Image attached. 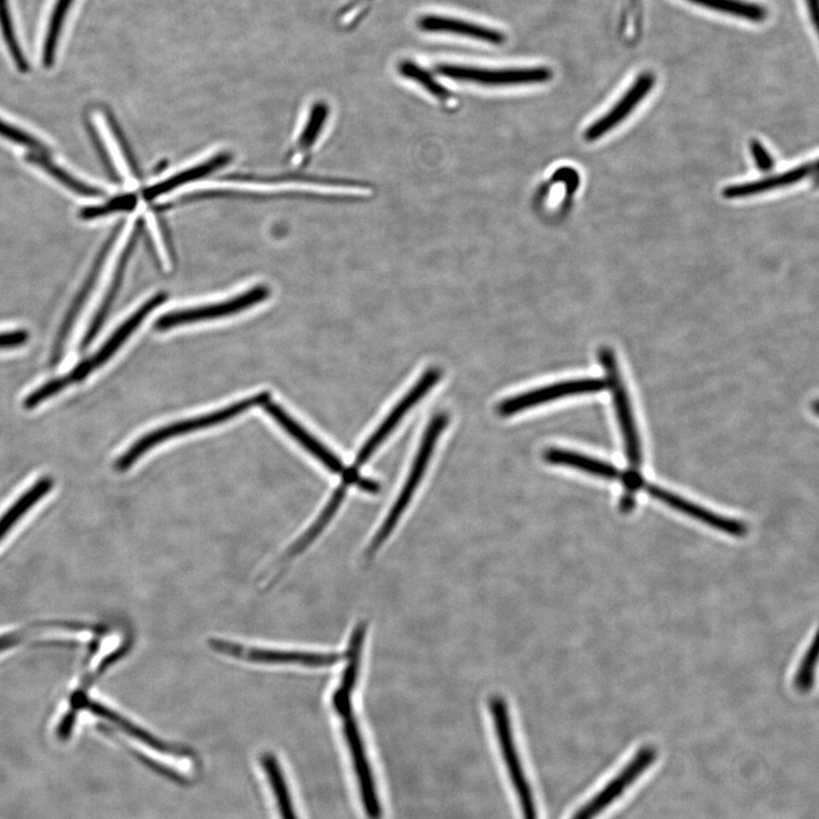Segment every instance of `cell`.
<instances>
[{
	"instance_id": "cell-1",
	"label": "cell",
	"mask_w": 819,
	"mask_h": 819,
	"mask_svg": "<svg viewBox=\"0 0 819 819\" xmlns=\"http://www.w3.org/2000/svg\"><path fill=\"white\" fill-rule=\"evenodd\" d=\"M362 650L363 644L360 641L349 643V649L346 652L347 664L343 670L341 684L333 694L332 702L336 714L342 719L343 733L350 750L355 775H357L363 808L369 819H380L383 816V810L352 705L353 690L357 686L360 674Z\"/></svg>"
},
{
	"instance_id": "cell-2",
	"label": "cell",
	"mask_w": 819,
	"mask_h": 819,
	"mask_svg": "<svg viewBox=\"0 0 819 819\" xmlns=\"http://www.w3.org/2000/svg\"><path fill=\"white\" fill-rule=\"evenodd\" d=\"M270 400V393L263 392L258 395L248 397V399L241 402L231 404L230 407L225 409L208 413V415L179 421V423L153 430V432L150 434L139 438L136 443L131 445V448L127 452H124L122 457L115 462V469L118 471H126L130 469L137 460L142 458L146 452L152 450L155 448V446L163 442L171 440V438H176L181 435L197 432V430L226 423V421L242 415V413L252 409L253 407H259V405L266 404Z\"/></svg>"
},
{
	"instance_id": "cell-3",
	"label": "cell",
	"mask_w": 819,
	"mask_h": 819,
	"mask_svg": "<svg viewBox=\"0 0 819 819\" xmlns=\"http://www.w3.org/2000/svg\"><path fill=\"white\" fill-rule=\"evenodd\" d=\"M448 424L449 415H446L444 412L438 413V415L434 416V418L430 420L424 434L423 441H421L417 457L415 461H413L407 482H405L399 498L396 499L390 514L387 515L386 520L384 521V524L380 526L379 531L368 546V550L366 552V557L368 559L375 557V554L380 550V548H382V545L393 533L396 525L399 524L400 518L404 514V511L407 510L413 494L416 493L417 487L425 475L428 462L430 458H432L438 437L441 436L443 430L446 426H448Z\"/></svg>"
},
{
	"instance_id": "cell-4",
	"label": "cell",
	"mask_w": 819,
	"mask_h": 819,
	"mask_svg": "<svg viewBox=\"0 0 819 819\" xmlns=\"http://www.w3.org/2000/svg\"><path fill=\"white\" fill-rule=\"evenodd\" d=\"M495 727L496 738L500 744L504 763H506L509 777L519 800L521 813L524 819H539V813L535 805L533 790L527 780L523 765L518 756L514 732H512L511 721L506 700L500 696H493L488 701Z\"/></svg>"
},
{
	"instance_id": "cell-5",
	"label": "cell",
	"mask_w": 819,
	"mask_h": 819,
	"mask_svg": "<svg viewBox=\"0 0 819 819\" xmlns=\"http://www.w3.org/2000/svg\"><path fill=\"white\" fill-rule=\"evenodd\" d=\"M210 648L220 655L246 663L264 665H299L311 668H327L338 664L344 657L335 652H309L297 650L262 649L246 647L241 643L212 639Z\"/></svg>"
},
{
	"instance_id": "cell-6",
	"label": "cell",
	"mask_w": 819,
	"mask_h": 819,
	"mask_svg": "<svg viewBox=\"0 0 819 819\" xmlns=\"http://www.w3.org/2000/svg\"><path fill=\"white\" fill-rule=\"evenodd\" d=\"M599 360L603 369L606 370V382L612 391L616 415L624 438L627 461L630 462L631 470L639 471L643 460L640 435L637 432L630 396L627 394L622 375H620L615 353L608 347H602L599 351Z\"/></svg>"
},
{
	"instance_id": "cell-7",
	"label": "cell",
	"mask_w": 819,
	"mask_h": 819,
	"mask_svg": "<svg viewBox=\"0 0 819 819\" xmlns=\"http://www.w3.org/2000/svg\"><path fill=\"white\" fill-rule=\"evenodd\" d=\"M441 377L442 371L437 368H432L425 372L423 377L418 380L417 384L412 387V390L409 391L408 394L396 404V407L393 409L390 415H388L384 423L379 426L375 434L372 435L367 443L362 446V449L358 454L357 460L354 461L353 466L343 471V478L346 479V481L353 482L354 479L359 476L360 468L363 465H366L368 460L371 458V455L378 450L379 446L382 445L383 442H385L386 438L390 436L396 426L401 423L404 416L407 415V413L413 407H415V405L421 399H423V397L430 390H432V388L438 382H440Z\"/></svg>"
},
{
	"instance_id": "cell-8",
	"label": "cell",
	"mask_w": 819,
	"mask_h": 819,
	"mask_svg": "<svg viewBox=\"0 0 819 819\" xmlns=\"http://www.w3.org/2000/svg\"><path fill=\"white\" fill-rule=\"evenodd\" d=\"M269 297V287L264 285L255 286L248 289L247 292L227 301L164 314V316L155 322V328L159 330V332H167L169 329L182 325L196 324V322L234 316V314L241 313L253 308L255 305L266 302Z\"/></svg>"
},
{
	"instance_id": "cell-9",
	"label": "cell",
	"mask_w": 819,
	"mask_h": 819,
	"mask_svg": "<svg viewBox=\"0 0 819 819\" xmlns=\"http://www.w3.org/2000/svg\"><path fill=\"white\" fill-rule=\"evenodd\" d=\"M436 71L445 78L492 87L544 84L553 77L552 71L542 66L539 68L484 69L475 68V66L440 64Z\"/></svg>"
},
{
	"instance_id": "cell-10",
	"label": "cell",
	"mask_w": 819,
	"mask_h": 819,
	"mask_svg": "<svg viewBox=\"0 0 819 819\" xmlns=\"http://www.w3.org/2000/svg\"><path fill=\"white\" fill-rule=\"evenodd\" d=\"M656 759L657 750L655 748L651 746L641 748L605 788L577 810L572 819H594L599 816L612 802L622 796L625 790L630 788L655 763Z\"/></svg>"
},
{
	"instance_id": "cell-11",
	"label": "cell",
	"mask_w": 819,
	"mask_h": 819,
	"mask_svg": "<svg viewBox=\"0 0 819 819\" xmlns=\"http://www.w3.org/2000/svg\"><path fill=\"white\" fill-rule=\"evenodd\" d=\"M607 387L606 380L599 378L568 380V382L537 388V390L510 397L499 404L498 413L502 417H510L518 412L537 407V405L562 399V397L599 393L606 390Z\"/></svg>"
},
{
	"instance_id": "cell-12",
	"label": "cell",
	"mask_w": 819,
	"mask_h": 819,
	"mask_svg": "<svg viewBox=\"0 0 819 819\" xmlns=\"http://www.w3.org/2000/svg\"><path fill=\"white\" fill-rule=\"evenodd\" d=\"M168 300V294L159 293L144 303L140 308L132 314V316L123 322V324L115 330L113 335L109 338L101 350L96 352L93 357L82 361L74 368L68 375L73 383H80L86 379L91 372L104 366L109 361L115 352H117L122 344L134 334L135 330L143 324V321L150 316V314L159 308L165 301Z\"/></svg>"
},
{
	"instance_id": "cell-13",
	"label": "cell",
	"mask_w": 819,
	"mask_h": 819,
	"mask_svg": "<svg viewBox=\"0 0 819 819\" xmlns=\"http://www.w3.org/2000/svg\"><path fill=\"white\" fill-rule=\"evenodd\" d=\"M666 506L681 512V514L699 521L718 532L732 535L735 537H742L748 533V527L740 520L728 518L722 515L715 514V512L699 506L689 500L682 498V496L674 494L661 488L657 485L645 484L644 490Z\"/></svg>"
},
{
	"instance_id": "cell-14",
	"label": "cell",
	"mask_w": 819,
	"mask_h": 819,
	"mask_svg": "<svg viewBox=\"0 0 819 819\" xmlns=\"http://www.w3.org/2000/svg\"><path fill=\"white\" fill-rule=\"evenodd\" d=\"M655 86V76L650 72H644L637 78L633 86L626 91L620 101L602 118L595 121L585 132L587 142H597L600 138L614 130L618 124L624 122L643 99L647 97L651 89Z\"/></svg>"
},
{
	"instance_id": "cell-15",
	"label": "cell",
	"mask_w": 819,
	"mask_h": 819,
	"mask_svg": "<svg viewBox=\"0 0 819 819\" xmlns=\"http://www.w3.org/2000/svg\"><path fill=\"white\" fill-rule=\"evenodd\" d=\"M263 408L288 435H291L297 443H300L306 451L311 453L313 457L319 460L328 470L336 475L343 474L345 469L342 460L289 416L280 405L270 400L266 404H263Z\"/></svg>"
},
{
	"instance_id": "cell-16",
	"label": "cell",
	"mask_w": 819,
	"mask_h": 819,
	"mask_svg": "<svg viewBox=\"0 0 819 819\" xmlns=\"http://www.w3.org/2000/svg\"><path fill=\"white\" fill-rule=\"evenodd\" d=\"M817 171L816 162L799 165V167L779 173L771 177L744 182V184L728 186L723 190L727 200H738L771 192V190L789 187L798 184Z\"/></svg>"
},
{
	"instance_id": "cell-17",
	"label": "cell",
	"mask_w": 819,
	"mask_h": 819,
	"mask_svg": "<svg viewBox=\"0 0 819 819\" xmlns=\"http://www.w3.org/2000/svg\"><path fill=\"white\" fill-rule=\"evenodd\" d=\"M231 160H233V155L228 152L215 154L211 159L181 171L177 173V175L161 181L160 184L147 187L143 192L144 200L152 202L156 200V198L171 193L172 190L186 186L195 180L208 177L211 173L227 167Z\"/></svg>"
},
{
	"instance_id": "cell-18",
	"label": "cell",
	"mask_w": 819,
	"mask_h": 819,
	"mask_svg": "<svg viewBox=\"0 0 819 819\" xmlns=\"http://www.w3.org/2000/svg\"><path fill=\"white\" fill-rule=\"evenodd\" d=\"M143 228V220H139L136 223L134 231H132L129 242L127 243L126 247H124L117 269H115L109 292H107L105 295L101 308H99L93 322H91L84 341L81 342L80 350H86L89 344L94 341L99 329L102 328L106 320L107 314L110 312L112 304L114 303L115 299H117L124 276V270H126L131 254L135 250L136 243L138 242L140 235L143 233Z\"/></svg>"
},
{
	"instance_id": "cell-19",
	"label": "cell",
	"mask_w": 819,
	"mask_h": 819,
	"mask_svg": "<svg viewBox=\"0 0 819 819\" xmlns=\"http://www.w3.org/2000/svg\"><path fill=\"white\" fill-rule=\"evenodd\" d=\"M544 460L551 465L581 470L586 474L609 479V481H620L623 475V471L612 463L587 457V455L574 451L549 449L544 452Z\"/></svg>"
},
{
	"instance_id": "cell-20",
	"label": "cell",
	"mask_w": 819,
	"mask_h": 819,
	"mask_svg": "<svg viewBox=\"0 0 819 819\" xmlns=\"http://www.w3.org/2000/svg\"><path fill=\"white\" fill-rule=\"evenodd\" d=\"M419 27L428 32H448L455 35L465 36L490 44H502L506 41V36L502 32L478 24L470 23L443 16L426 15L419 20Z\"/></svg>"
},
{
	"instance_id": "cell-21",
	"label": "cell",
	"mask_w": 819,
	"mask_h": 819,
	"mask_svg": "<svg viewBox=\"0 0 819 819\" xmlns=\"http://www.w3.org/2000/svg\"><path fill=\"white\" fill-rule=\"evenodd\" d=\"M85 702H81V706L84 705L90 711H93L94 714L98 716H102L107 719V721L112 722L114 725H117L121 728L122 731L128 733L131 736H134L135 739L139 740L147 744L148 747H151L154 750L164 752V754H177L179 752L177 749L172 748L169 744L164 743L160 740H157L155 736L152 734L142 730V728L132 724L128 721V719L120 716L117 713H114L113 710L106 708L99 703L89 701L84 698Z\"/></svg>"
},
{
	"instance_id": "cell-22",
	"label": "cell",
	"mask_w": 819,
	"mask_h": 819,
	"mask_svg": "<svg viewBox=\"0 0 819 819\" xmlns=\"http://www.w3.org/2000/svg\"><path fill=\"white\" fill-rule=\"evenodd\" d=\"M27 160L47 172L49 176L59 181L64 187L70 189L72 193L85 197H101L104 195L103 190L89 186L85 184L84 181L71 176L69 172H66L60 168L59 165L49 160L45 153H30L27 155Z\"/></svg>"
},
{
	"instance_id": "cell-23",
	"label": "cell",
	"mask_w": 819,
	"mask_h": 819,
	"mask_svg": "<svg viewBox=\"0 0 819 819\" xmlns=\"http://www.w3.org/2000/svg\"><path fill=\"white\" fill-rule=\"evenodd\" d=\"M53 481L51 478L40 479L29 491L21 496V499L13 504V507L0 519V540L15 525L26 512L44 496L51 491Z\"/></svg>"
},
{
	"instance_id": "cell-24",
	"label": "cell",
	"mask_w": 819,
	"mask_h": 819,
	"mask_svg": "<svg viewBox=\"0 0 819 819\" xmlns=\"http://www.w3.org/2000/svg\"><path fill=\"white\" fill-rule=\"evenodd\" d=\"M688 2L755 23L763 22L767 18L765 7L743 2V0H688Z\"/></svg>"
},
{
	"instance_id": "cell-25",
	"label": "cell",
	"mask_w": 819,
	"mask_h": 819,
	"mask_svg": "<svg viewBox=\"0 0 819 819\" xmlns=\"http://www.w3.org/2000/svg\"><path fill=\"white\" fill-rule=\"evenodd\" d=\"M262 764L264 769H266L271 788L273 792H275L281 817H283V819H297L285 777L281 774V769L276 757L271 754L264 755L262 757Z\"/></svg>"
},
{
	"instance_id": "cell-26",
	"label": "cell",
	"mask_w": 819,
	"mask_h": 819,
	"mask_svg": "<svg viewBox=\"0 0 819 819\" xmlns=\"http://www.w3.org/2000/svg\"><path fill=\"white\" fill-rule=\"evenodd\" d=\"M72 2L73 0H57L54 7L43 48V64L46 69L52 68L54 64L56 48L57 44H59L63 23L66 15H68Z\"/></svg>"
},
{
	"instance_id": "cell-27",
	"label": "cell",
	"mask_w": 819,
	"mask_h": 819,
	"mask_svg": "<svg viewBox=\"0 0 819 819\" xmlns=\"http://www.w3.org/2000/svg\"><path fill=\"white\" fill-rule=\"evenodd\" d=\"M329 115V107L325 103L314 104L309 114L308 120L304 124L299 140L296 143V151L299 154L309 153L314 144L324 130Z\"/></svg>"
},
{
	"instance_id": "cell-28",
	"label": "cell",
	"mask_w": 819,
	"mask_h": 819,
	"mask_svg": "<svg viewBox=\"0 0 819 819\" xmlns=\"http://www.w3.org/2000/svg\"><path fill=\"white\" fill-rule=\"evenodd\" d=\"M0 28H2L5 43L8 49H10L16 66H18L21 72H28L29 64L26 57H24L18 38H16L15 35L8 0H0Z\"/></svg>"
},
{
	"instance_id": "cell-29",
	"label": "cell",
	"mask_w": 819,
	"mask_h": 819,
	"mask_svg": "<svg viewBox=\"0 0 819 819\" xmlns=\"http://www.w3.org/2000/svg\"><path fill=\"white\" fill-rule=\"evenodd\" d=\"M399 71L403 77L416 81L417 84L423 86L429 94L441 99V101L446 102L451 97L448 89L438 84L432 74L420 68L416 63L405 61L400 64Z\"/></svg>"
},
{
	"instance_id": "cell-30",
	"label": "cell",
	"mask_w": 819,
	"mask_h": 819,
	"mask_svg": "<svg viewBox=\"0 0 819 819\" xmlns=\"http://www.w3.org/2000/svg\"><path fill=\"white\" fill-rule=\"evenodd\" d=\"M138 198L135 194H124L112 198L111 201L97 206H89V208L82 209L79 217L82 220H95L106 217V215L129 212L136 208Z\"/></svg>"
},
{
	"instance_id": "cell-31",
	"label": "cell",
	"mask_w": 819,
	"mask_h": 819,
	"mask_svg": "<svg viewBox=\"0 0 819 819\" xmlns=\"http://www.w3.org/2000/svg\"><path fill=\"white\" fill-rule=\"evenodd\" d=\"M817 661V645L816 639L810 645L802 658L800 666L797 669L796 677H794V685L800 692H807L812 689L814 682V670Z\"/></svg>"
},
{
	"instance_id": "cell-32",
	"label": "cell",
	"mask_w": 819,
	"mask_h": 819,
	"mask_svg": "<svg viewBox=\"0 0 819 819\" xmlns=\"http://www.w3.org/2000/svg\"><path fill=\"white\" fill-rule=\"evenodd\" d=\"M71 384L72 382L69 376L51 380V382L39 387L38 390L26 397V400L23 402L24 409L31 410L38 407L39 404L48 400L49 397L59 394Z\"/></svg>"
},
{
	"instance_id": "cell-33",
	"label": "cell",
	"mask_w": 819,
	"mask_h": 819,
	"mask_svg": "<svg viewBox=\"0 0 819 819\" xmlns=\"http://www.w3.org/2000/svg\"><path fill=\"white\" fill-rule=\"evenodd\" d=\"M0 136L11 140L13 143L20 144L24 147H29L35 152H46L45 146L41 144L38 139L33 138L31 135L27 134V132L16 129L15 127L11 126V124H8L2 120H0Z\"/></svg>"
},
{
	"instance_id": "cell-34",
	"label": "cell",
	"mask_w": 819,
	"mask_h": 819,
	"mask_svg": "<svg viewBox=\"0 0 819 819\" xmlns=\"http://www.w3.org/2000/svg\"><path fill=\"white\" fill-rule=\"evenodd\" d=\"M750 150L752 157L756 162L757 168L760 171L768 172L771 171L775 167V161L771 154L766 150L763 144L759 142V140L754 139L751 140L750 143Z\"/></svg>"
},
{
	"instance_id": "cell-35",
	"label": "cell",
	"mask_w": 819,
	"mask_h": 819,
	"mask_svg": "<svg viewBox=\"0 0 819 819\" xmlns=\"http://www.w3.org/2000/svg\"><path fill=\"white\" fill-rule=\"evenodd\" d=\"M106 121H107V123H109V127L112 130V134L114 136V139L117 140V143L119 144V146L121 148V152H122V154L124 156V159H126L127 163L129 164V168H130V170L132 172V175L136 176L137 175V165L135 163L134 156H132V154L130 152V148L127 146L126 139L123 138L122 132L118 128L117 122H115L113 120V118L110 117V115H107Z\"/></svg>"
},
{
	"instance_id": "cell-36",
	"label": "cell",
	"mask_w": 819,
	"mask_h": 819,
	"mask_svg": "<svg viewBox=\"0 0 819 819\" xmlns=\"http://www.w3.org/2000/svg\"><path fill=\"white\" fill-rule=\"evenodd\" d=\"M29 339V333L26 330H16V332H8L0 334V349H12V347H19L26 344Z\"/></svg>"
},
{
	"instance_id": "cell-37",
	"label": "cell",
	"mask_w": 819,
	"mask_h": 819,
	"mask_svg": "<svg viewBox=\"0 0 819 819\" xmlns=\"http://www.w3.org/2000/svg\"><path fill=\"white\" fill-rule=\"evenodd\" d=\"M354 485H357L359 488H361L362 491L371 494H377L380 491V485L369 478H363L359 476L357 478V481H355Z\"/></svg>"
},
{
	"instance_id": "cell-38",
	"label": "cell",
	"mask_w": 819,
	"mask_h": 819,
	"mask_svg": "<svg viewBox=\"0 0 819 819\" xmlns=\"http://www.w3.org/2000/svg\"><path fill=\"white\" fill-rule=\"evenodd\" d=\"M807 4L810 16H812L814 26L816 27L818 21V0H807Z\"/></svg>"
},
{
	"instance_id": "cell-39",
	"label": "cell",
	"mask_w": 819,
	"mask_h": 819,
	"mask_svg": "<svg viewBox=\"0 0 819 819\" xmlns=\"http://www.w3.org/2000/svg\"><path fill=\"white\" fill-rule=\"evenodd\" d=\"M633 8H636L640 4V0H631Z\"/></svg>"
}]
</instances>
